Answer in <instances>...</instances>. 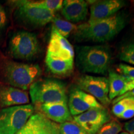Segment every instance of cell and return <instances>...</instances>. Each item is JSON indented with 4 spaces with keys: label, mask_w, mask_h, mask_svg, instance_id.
<instances>
[{
    "label": "cell",
    "mask_w": 134,
    "mask_h": 134,
    "mask_svg": "<svg viewBox=\"0 0 134 134\" xmlns=\"http://www.w3.org/2000/svg\"><path fill=\"white\" fill-rule=\"evenodd\" d=\"M16 16L25 24L34 27L46 26L52 21L55 13L34 4L32 1H14Z\"/></svg>",
    "instance_id": "6"
},
{
    "label": "cell",
    "mask_w": 134,
    "mask_h": 134,
    "mask_svg": "<svg viewBox=\"0 0 134 134\" xmlns=\"http://www.w3.org/2000/svg\"><path fill=\"white\" fill-rule=\"evenodd\" d=\"M111 53L108 47L85 46L77 50L76 63L83 73L105 75L111 62Z\"/></svg>",
    "instance_id": "2"
},
{
    "label": "cell",
    "mask_w": 134,
    "mask_h": 134,
    "mask_svg": "<svg viewBox=\"0 0 134 134\" xmlns=\"http://www.w3.org/2000/svg\"><path fill=\"white\" fill-rule=\"evenodd\" d=\"M73 118V121L88 134H97L104 125L111 120L109 113L104 106L92 108Z\"/></svg>",
    "instance_id": "9"
},
{
    "label": "cell",
    "mask_w": 134,
    "mask_h": 134,
    "mask_svg": "<svg viewBox=\"0 0 134 134\" xmlns=\"http://www.w3.org/2000/svg\"><path fill=\"white\" fill-rule=\"evenodd\" d=\"M46 55L65 60L74 61L75 52L73 46L52 26Z\"/></svg>",
    "instance_id": "12"
},
{
    "label": "cell",
    "mask_w": 134,
    "mask_h": 134,
    "mask_svg": "<svg viewBox=\"0 0 134 134\" xmlns=\"http://www.w3.org/2000/svg\"><path fill=\"white\" fill-rule=\"evenodd\" d=\"M125 5L122 0H101L91 3L89 21H96L109 18L119 13Z\"/></svg>",
    "instance_id": "13"
},
{
    "label": "cell",
    "mask_w": 134,
    "mask_h": 134,
    "mask_svg": "<svg viewBox=\"0 0 134 134\" xmlns=\"http://www.w3.org/2000/svg\"><path fill=\"white\" fill-rule=\"evenodd\" d=\"M37 6L44 8L55 13L56 11L62 9L63 1L61 0H42V1H32Z\"/></svg>",
    "instance_id": "23"
},
{
    "label": "cell",
    "mask_w": 134,
    "mask_h": 134,
    "mask_svg": "<svg viewBox=\"0 0 134 134\" xmlns=\"http://www.w3.org/2000/svg\"><path fill=\"white\" fill-rule=\"evenodd\" d=\"M128 97H134V89L133 90H131V91H129L127 93H125L124 94L121 95V96H118L117 98H115L113 100V104H115L117 102H118L119 100L121 99L125 98H128Z\"/></svg>",
    "instance_id": "29"
},
{
    "label": "cell",
    "mask_w": 134,
    "mask_h": 134,
    "mask_svg": "<svg viewBox=\"0 0 134 134\" xmlns=\"http://www.w3.org/2000/svg\"><path fill=\"white\" fill-rule=\"evenodd\" d=\"M42 70L37 64L8 62L3 68V76L9 86L26 91L38 80Z\"/></svg>",
    "instance_id": "3"
},
{
    "label": "cell",
    "mask_w": 134,
    "mask_h": 134,
    "mask_svg": "<svg viewBox=\"0 0 134 134\" xmlns=\"http://www.w3.org/2000/svg\"><path fill=\"white\" fill-rule=\"evenodd\" d=\"M119 58L122 61L134 65V41L125 43L122 47Z\"/></svg>",
    "instance_id": "21"
},
{
    "label": "cell",
    "mask_w": 134,
    "mask_h": 134,
    "mask_svg": "<svg viewBox=\"0 0 134 134\" xmlns=\"http://www.w3.org/2000/svg\"><path fill=\"white\" fill-rule=\"evenodd\" d=\"M109 98L111 100L123 94L124 90L127 83L124 75L113 70H109Z\"/></svg>",
    "instance_id": "18"
},
{
    "label": "cell",
    "mask_w": 134,
    "mask_h": 134,
    "mask_svg": "<svg viewBox=\"0 0 134 134\" xmlns=\"http://www.w3.org/2000/svg\"><path fill=\"white\" fill-rule=\"evenodd\" d=\"M46 63L48 68L53 74L59 76H67L73 72L74 61L65 60L46 55Z\"/></svg>",
    "instance_id": "17"
},
{
    "label": "cell",
    "mask_w": 134,
    "mask_h": 134,
    "mask_svg": "<svg viewBox=\"0 0 134 134\" xmlns=\"http://www.w3.org/2000/svg\"><path fill=\"white\" fill-rule=\"evenodd\" d=\"M124 128L129 134H134V117L129 121L125 123Z\"/></svg>",
    "instance_id": "27"
},
{
    "label": "cell",
    "mask_w": 134,
    "mask_h": 134,
    "mask_svg": "<svg viewBox=\"0 0 134 134\" xmlns=\"http://www.w3.org/2000/svg\"><path fill=\"white\" fill-rule=\"evenodd\" d=\"M68 106L72 116H76L92 108H101L103 105L90 94L76 87L70 91Z\"/></svg>",
    "instance_id": "10"
},
{
    "label": "cell",
    "mask_w": 134,
    "mask_h": 134,
    "mask_svg": "<svg viewBox=\"0 0 134 134\" xmlns=\"http://www.w3.org/2000/svg\"><path fill=\"white\" fill-rule=\"evenodd\" d=\"M119 134H129V133L125 131V132H121V133H119Z\"/></svg>",
    "instance_id": "30"
},
{
    "label": "cell",
    "mask_w": 134,
    "mask_h": 134,
    "mask_svg": "<svg viewBox=\"0 0 134 134\" xmlns=\"http://www.w3.org/2000/svg\"><path fill=\"white\" fill-rule=\"evenodd\" d=\"M41 113L58 124L73 120L67 102L46 103L39 105Z\"/></svg>",
    "instance_id": "14"
},
{
    "label": "cell",
    "mask_w": 134,
    "mask_h": 134,
    "mask_svg": "<svg viewBox=\"0 0 134 134\" xmlns=\"http://www.w3.org/2000/svg\"><path fill=\"white\" fill-rule=\"evenodd\" d=\"M60 134H88L73 121L59 124Z\"/></svg>",
    "instance_id": "22"
},
{
    "label": "cell",
    "mask_w": 134,
    "mask_h": 134,
    "mask_svg": "<svg viewBox=\"0 0 134 134\" xmlns=\"http://www.w3.org/2000/svg\"><path fill=\"white\" fill-rule=\"evenodd\" d=\"M117 71L119 72L120 74L125 76L134 78V66L120 63L117 66Z\"/></svg>",
    "instance_id": "25"
},
{
    "label": "cell",
    "mask_w": 134,
    "mask_h": 134,
    "mask_svg": "<svg viewBox=\"0 0 134 134\" xmlns=\"http://www.w3.org/2000/svg\"><path fill=\"white\" fill-rule=\"evenodd\" d=\"M132 108H134V97H128L121 99L114 104L112 111L114 115L119 117L125 110Z\"/></svg>",
    "instance_id": "20"
},
{
    "label": "cell",
    "mask_w": 134,
    "mask_h": 134,
    "mask_svg": "<svg viewBox=\"0 0 134 134\" xmlns=\"http://www.w3.org/2000/svg\"><path fill=\"white\" fill-rule=\"evenodd\" d=\"M31 104L0 109V134H16L34 114Z\"/></svg>",
    "instance_id": "5"
},
{
    "label": "cell",
    "mask_w": 134,
    "mask_h": 134,
    "mask_svg": "<svg viewBox=\"0 0 134 134\" xmlns=\"http://www.w3.org/2000/svg\"><path fill=\"white\" fill-rule=\"evenodd\" d=\"M10 54L16 59L29 60L38 54L39 42L35 34L19 31L13 34L9 43Z\"/></svg>",
    "instance_id": "7"
},
{
    "label": "cell",
    "mask_w": 134,
    "mask_h": 134,
    "mask_svg": "<svg viewBox=\"0 0 134 134\" xmlns=\"http://www.w3.org/2000/svg\"><path fill=\"white\" fill-rule=\"evenodd\" d=\"M29 94L32 104L36 105L68 102L65 85L57 80H37L29 88Z\"/></svg>",
    "instance_id": "4"
},
{
    "label": "cell",
    "mask_w": 134,
    "mask_h": 134,
    "mask_svg": "<svg viewBox=\"0 0 134 134\" xmlns=\"http://www.w3.org/2000/svg\"><path fill=\"white\" fill-rule=\"evenodd\" d=\"M61 10L66 21L71 23H79L86 19L88 3L83 0H66L63 1Z\"/></svg>",
    "instance_id": "16"
},
{
    "label": "cell",
    "mask_w": 134,
    "mask_h": 134,
    "mask_svg": "<svg viewBox=\"0 0 134 134\" xmlns=\"http://www.w3.org/2000/svg\"><path fill=\"white\" fill-rule=\"evenodd\" d=\"M127 23L124 14L117 13L105 19L89 21L77 26L74 33L75 39L78 41H92L104 42L117 36Z\"/></svg>",
    "instance_id": "1"
},
{
    "label": "cell",
    "mask_w": 134,
    "mask_h": 134,
    "mask_svg": "<svg viewBox=\"0 0 134 134\" xmlns=\"http://www.w3.org/2000/svg\"><path fill=\"white\" fill-rule=\"evenodd\" d=\"M122 130V125L118 120H110L103 125L97 134H119Z\"/></svg>",
    "instance_id": "24"
},
{
    "label": "cell",
    "mask_w": 134,
    "mask_h": 134,
    "mask_svg": "<svg viewBox=\"0 0 134 134\" xmlns=\"http://www.w3.org/2000/svg\"><path fill=\"white\" fill-rule=\"evenodd\" d=\"M76 83L77 88L90 94L103 105H108L110 103L108 78L85 75L79 76Z\"/></svg>",
    "instance_id": "8"
},
{
    "label": "cell",
    "mask_w": 134,
    "mask_h": 134,
    "mask_svg": "<svg viewBox=\"0 0 134 134\" xmlns=\"http://www.w3.org/2000/svg\"><path fill=\"white\" fill-rule=\"evenodd\" d=\"M125 77H126L127 80V83L126 86H125L123 94L124 93H127V92L131 91V90H133L134 89V78H131V77H128V76H125Z\"/></svg>",
    "instance_id": "28"
},
{
    "label": "cell",
    "mask_w": 134,
    "mask_h": 134,
    "mask_svg": "<svg viewBox=\"0 0 134 134\" xmlns=\"http://www.w3.org/2000/svg\"><path fill=\"white\" fill-rule=\"evenodd\" d=\"M29 94L26 91L11 86H0V106L1 108L28 104Z\"/></svg>",
    "instance_id": "15"
},
{
    "label": "cell",
    "mask_w": 134,
    "mask_h": 134,
    "mask_svg": "<svg viewBox=\"0 0 134 134\" xmlns=\"http://www.w3.org/2000/svg\"><path fill=\"white\" fill-rule=\"evenodd\" d=\"M133 4H134V1H133Z\"/></svg>",
    "instance_id": "31"
},
{
    "label": "cell",
    "mask_w": 134,
    "mask_h": 134,
    "mask_svg": "<svg viewBox=\"0 0 134 134\" xmlns=\"http://www.w3.org/2000/svg\"><path fill=\"white\" fill-rule=\"evenodd\" d=\"M7 24V16L3 6L0 3V32L4 29Z\"/></svg>",
    "instance_id": "26"
},
{
    "label": "cell",
    "mask_w": 134,
    "mask_h": 134,
    "mask_svg": "<svg viewBox=\"0 0 134 134\" xmlns=\"http://www.w3.org/2000/svg\"><path fill=\"white\" fill-rule=\"evenodd\" d=\"M16 134H60L59 124L41 113H34Z\"/></svg>",
    "instance_id": "11"
},
{
    "label": "cell",
    "mask_w": 134,
    "mask_h": 134,
    "mask_svg": "<svg viewBox=\"0 0 134 134\" xmlns=\"http://www.w3.org/2000/svg\"><path fill=\"white\" fill-rule=\"evenodd\" d=\"M52 23L53 27L66 38H68L72 32L75 33L77 29V26L73 23L60 19L57 17H55V16Z\"/></svg>",
    "instance_id": "19"
}]
</instances>
